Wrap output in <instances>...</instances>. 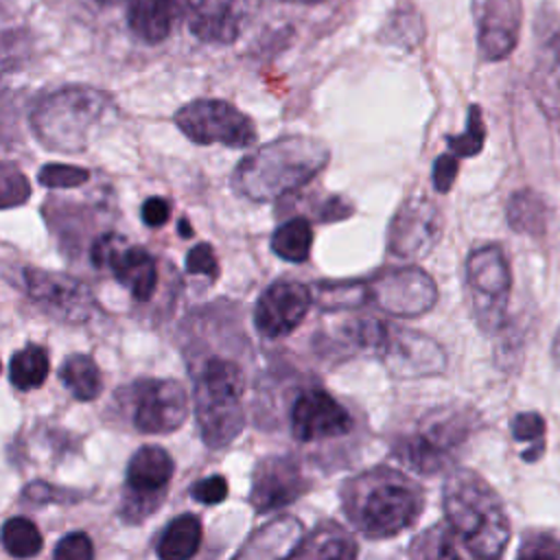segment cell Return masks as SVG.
<instances>
[{
  "label": "cell",
  "mask_w": 560,
  "mask_h": 560,
  "mask_svg": "<svg viewBox=\"0 0 560 560\" xmlns=\"http://www.w3.org/2000/svg\"><path fill=\"white\" fill-rule=\"evenodd\" d=\"M444 514L451 529L477 560H499L510 542V521L494 488L468 468L444 481Z\"/></svg>",
  "instance_id": "3"
},
{
  "label": "cell",
  "mask_w": 560,
  "mask_h": 560,
  "mask_svg": "<svg viewBox=\"0 0 560 560\" xmlns=\"http://www.w3.org/2000/svg\"><path fill=\"white\" fill-rule=\"evenodd\" d=\"M289 560H357V542L337 523H324L300 540Z\"/></svg>",
  "instance_id": "24"
},
{
  "label": "cell",
  "mask_w": 560,
  "mask_h": 560,
  "mask_svg": "<svg viewBox=\"0 0 560 560\" xmlns=\"http://www.w3.org/2000/svg\"><path fill=\"white\" fill-rule=\"evenodd\" d=\"M442 234L440 210L424 197L400 203L389 221L387 249L400 258L427 256Z\"/></svg>",
  "instance_id": "13"
},
{
  "label": "cell",
  "mask_w": 560,
  "mask_h": 560,
  "mask_svg": "<svg viewBox=\"0 0 560 560\" xmlns=\"http://www.w3.org/2000/svg\"><path fill=\"white\" fill-rule=\"evenodd\" d=\"M512 435L516 442H527L529 448L523 451V457L527 462H534L540 457L545 448V420L536 411H523L516 413L512 420Z\"/></svg>",
  "instance_id": "33"
},
{
  "label": "cell",
  "mask_w": 560,
  "mask_h": 560,
  "mask_svg": "<svg viewBox=\"0 0 560 560\" xmlns=\"http://www.w3.org/2000/svg\"><path fill=\"white\" fill-rule=\"evenodd\" d=\"M313 295L298 280L271 282L256 300L254 326L262 337L278 339L293 332L306 317Z\"/></svg>",
  "instance_id": "14"
},
{
  "label": "cell",
  "mask_w": 560,
  "mask_h": 560,
  "mask_svg": "<svg viewBox=\"0 0 560 560\" xmlns=\"http://www.w3.org/2000/svg\"><path fill=\"white\" fill-rule=\"evenodd\" d=\"M411 560H459L451 534L435 525L413 538L409 549Z\"/></svg>",
  "instance_id": "31"
},
{
  "label": "cell",
  "mask_w": 560,
  "mask_h": 560,
  "mask_svg": "<svg viewBox=\"0 0 560 560\" xmlns=\"http://www.w3.org/2000/svg\"><path fill=\"white\" fill-rule=\"evenodd\" d=\"M532 92L536 105L549 118H560V26H538V48L534 55Z\"/></svg>",
  "instance_id": "20"
},
{
  "label": "cell",
  "mask_w": 560,
  "mask_h": 560,
  "mask_svg": "<svg viewBox=\"0 0 560 560\" xmlns=\"http://www.w3.org/2000/svg\"><path fill=\"white\" fill-rule=\"evenodd\" d=\"M179 232L184 234V238H188V236H192V230H190V225L186 223V221H179Z\"/></svg>",
  "instance_id": "43"
},
{
  "label": "cell",
  "mask_w": 560,
  "mask_h": 560,
  "mask_svg": "<svg viewBox=\"0 0 560 560\" xmlns=\"http://www.w3.org/2000/svg\"><path fill=\"white\" fill-rule=\"evenodd\" d=\"M114 118L116 103L107 92L92 85H66L37 101L31 129L48 151L81 153Z\"/></svg>",
  "instance_id": "2"
},
{
  "label": "cell",
  "mask_w": 560,
  "mask_h": 560,
  "mask_svg": "<svg viewBox=\"0 0 560 560\" xmlns=\"http://www.w3.org/2000/svg\"><path fill=\"white\" fill-rule=\"evenodd\" d=\"M271 252L287 262H304L313 247V228L304 217H293L271 234Z\"/></svg>",
  "instance_id": "27"
},
{
  "label": "cell",
  "mask_w": 560,
  "mask_h": 560,
  "mask_svg": "<svg viewBox=\"0 0 560 560\" xmlns=\"http://www.w3.org/2000/svg\"><path fill=\"white\" fill-rule=\"evenodd\" d=\"M300 464L287 455H273L254 468L249 501L258 514L284 508L306 490Z\"/></svg>",
  "instance_id": "16"
},
{
  "label": "cell",
  "mask_w": 560,
  "mask_h": 560,
  "mask_svg": "<svg viewBox=\"0 0 560 560\" xmlns=\"http://www.w3.org/2000/svg\"><path fill=\"white\" fill-rule=\"evenodd\" d=\"M457 158L453 153H444L440 155L435 162H433V173H431V179H433V186L438 192H448L455 177H457Z\"/></svg>",
  "instance_id": "39"
},
{
  "label": "cell",
  "mask_w": 560,
  "mask_h": 560,
  "mask_svg": "<svg viewBox=\"0 0 560 560\" xmlns=\"http://www.w3.org/2000/svg\"><path fill=\"white\" fill-rule=\"evenodd\" d=\"M52 560H94V547L90 536L83 532L66 534L57 542Z\"/></svg>",
  "instance_id": "36"
},
{
  "label": "cell",
  "mask_w": 560,
  "mask_h": 560,
  "mask_svg": "<svg viewBox=\"0 0 560 560\" xmlns=\"http://www.w3.org/2000/svg\"><path fill=\"white\" fill-rule=\"evenodd\" d=\"M92 262L109 267L112 276L140 302L151 300L158 287V262L138 245H127L118 234H103L92 245Z\"/></svg>",
  "instance_id": "12"
},
{
  "label": "cell",
  "mask_w": 560,
  "mask_h": 560,
  "mask_svg": "<svg viewBox=\"0 0 560 560\" xmlns=\"http://www.w3.org/2000/svg\"><path fill=\"white\" fill-rule=\"evenodd\" d=\"M516 560H560L549 540H527Z\"/></svg>",
  "instance_id": "41"
},
{
  "label": "cell",
  "mask_w": 560,
  "mask_h": 560,
  "mask_svg": "<svg viewBox=\"0 0 560 560\" xmlns=\"http://www.w3.org/2000/svg\"><path fill=\"white\" fill-rule=\"evenodd\" d=\"M328 147L313 136H280L245 155L234 173V190L258 203L280 199L306 186L328 162Z\"/></svg>",
  "instance_id": "1"
},
{
  "label": "cell",
  "mask_w": 560,
  "mask_h": 560,
  "mask_svg": "<svg viewBox=\"0 0 560 560\" xmlns=\"http://www.w3.org/2000/svg\"><path fill=\"white\" fill-rule=\"evenodd\" d=\"M90 179V171L72 164H44L37 182L46 188H77Z\"/></svg>",
  "instance_id": "34"
},
{
  "label": "cell",
  "mask_w": 560,
  "mask_h": 560,
  "mask_svg": "<svg viewBox=\"0 0 560 560\" xmlns=\"http://www.w3.org/2000/svg\"><path fill=\"white\" fill-rule=\"evenodd\" d=\"M177 0H129L127 26L144 44H160L171 35Z\"/></svg>",
  "instance_id": "23"
},
{
  "label": "cell",
  "mask_w": 560,
  "mask_h": 560,
  "mask_svg": "<svg viewBox=\"0 0 560 560\" xmlns=\"http://www.w3.org/2000/svg\"><path fill=\"white\" fill-rule=\"evenodd\" d=\"M48 370H50V361H48L46 348L37 343H28L22 350L13 352L9 361V381L15 389L28 392L39 387L46 381Z\"/></svg>",
  "instance_id": "28"
},
{
  "label": "cell",
  "mask_w": 560,
  "mask_h": 560,
  "mask_svg": "<svg viewBox=\"0 0 560 560\" xmlns=\"http://www.w3.org/2000/svg\"><path fill=\"white\" fill-rule=\"evenodd\" d=\"M66 389L79 400H94L103 389L98 365L88 354H70L59 370Z\"/></svg>",
  "instance_id": "29"
},
{
  "label": "cell",
  "mask_w": 560,
  "mask_h": 560,
  "mask_svg": "<svg viewBox=\"0 0 560 560\" xmlns=\"http://www.w3.org/2000/svg\"><path fill=\"white\" fill-rule=\"evenodd\" d=\"M31 197V184L24 177L22 171H18L13 164H2L0 173V199L4 208L20 206Z\"/></svg>",
  "instance_id": "35"
},
{
  "label": "cell",
  "mask_w": 560,
  "mask_h": 560,
  "mask_svg": "<svg viewBox=\"0 0 560 560\" xmlns=\"http://www.w3.org/2000/svg\"><path fill=\"white\" fill-rule=\"evenodd\" d=\"M363 284L370 302L398 317H418L438 302L433 278L418 267L385 269Z\"/></svg>",
  "instance_id": "10"
},
{
  "label": "cell",
  "mask_w": 560,
  "mask_h": 560,
  "mask_svg": "<svg viewBox=\"0 0 560 560\" xmlns=\"http://www.w3.org/2000/svg\"><path fill=\"white\" fill-rule=\"evenodd\" d=\"M133 427L142 433H171L188 416V396L177 381L142 378L129 389Z\"/></svg>",
  "instance_id": "11"
},
{
  "label": "cell",
  "mask_w": 560,
  "mask_h": 560,
  "mask_svg": "<svg viewBox=\"0 0 560 560\" xmlns=\"http://www.w3.org/2000/svg\"><path fill=\"white\" fill-rule=\"evenodd\" d=\"M22 289L33 304L66 324H83L96 311V300L90 287L68 273L24 267Z\"/></svg>",
  "instance_id": "9"
},
{
  "label": "cell",
  "mask_w": 560,
  "mask_h": 560,
  "mask_svg": "<svg viewBox=\"0 0 560 560\" xmlns=\"http://www.w3.org/2000/svg\"><path fill=\"white\" fill-rule=\"evenodd\" d=\"M188 26L208 44H232L243 26L249 0H184Z\"/></svg>",
  "instance_id": "19"
},
{
  "label": "cell",
  "mask_w": 560,
  "mask_h": 560,
  "mask_svg": "<svg viewBox=\"0 0 560 560\" xmlns=\"http://www.w3.org/2000/svg\"><path fill=\"white\" fill-rule=\"evenodd\" d=\"M343 512L370 538L396 536L422 512V488L392 468H372L350 479L341 492Z\"/></svg>",
  "instance_id": "4"
},
{
  "label": "cell",
  "mask_w": 560,
  "mask_h": 560,
  "mask_svg": "<svg viewBox=\"0 0 560 560\" xmlns=\"http://www.w3.org/2000/svg\"><path fill=\"white\" fill-rule=\"evenodd\" d=\"M551 357H553L556 365L560 368V330H558V332H556V337H553V343H551Z\"/></svg>",
  "instance_id": "42"
},
{
  "label": "cell",
  "mask_w": 560,
  "mask_h": 560,
  "mask_svg": "<svg viewBox=\"0 0 560 560\" xmlns=\"http://www.w3.org/2000/svg\"><path fill=\"white\" fill-rule=\"evenodd\" d=\"M477 26V48L483 61L505 59L518 42L523 4L521 0H470Z\"/></svg>",
  "instance_id": "15"
},
{
  "label": "cell",
  "mask_w": 560,
  "mask_h": 560,
  "mask_svg": "<svg viewBox=\"0 0 560 560\" xmlns=\"http://www.w3.org/2000/svg\"><path fill=\"white\" fill-rule=\"evenodd\" d=\"M175 470L173 457L162 446L138 448L127 466V490L133 499L127 505H140L166 488ZM151 501V499H149ZM149 505V503H144Z\"/></svg>",
  "instance_id": "21"
},
{
  "label": "cell",
  "mask_w": 560,
  "mask_h": 560,
  "mask_svg": "<svg viewBox=\"0 0 560 560\" xmlns=\"http://www.w3.org/2000/svg\"><path fill=\"white\" fill-rule=\"evenodd\" d=\"M547 203L545 199L532 190V188H523L516 190L505 208V217H508V225L514 232L527 234V236H540L547 230Z\"/></svg>",
  "instance_id": "26"
},
{
  "label": "cell",
  "mask_w": 560,
  "mask_h": 560,
  "mask_svg": "<svg viewBox=\"0 0 560 560\" xmlns=\"http://www.w3.org/2000/svg\"><path fill=\"white\" fill-rule=\"evenodd\" d=\"M245 374L232 359L210 357L195 372V416L208 446L230 444L245 424Z\"/></svg>",
  "instance_id": "5"
},
{
  "label": "cell",
  "mask_w": 560,
  "mask_h": 560,
  "mask_svg": "<svg viewBox=\"0 0 560 560\" xmlns=\"http://www.w3.org/2000/svg\"><path fill=\"white\" fill-rule=\"evenodd\" d=\"M98 4H118V2H122V0H96Z\"/></svg>",
  "instance_id": "44"
},
{
  "label": "cell",
  "mask_w": 560,
  "mask_h": 560,
  "mask_svg": "<svg viewBox=\"0 0 560 560\" xmlns=\"http://www.w3.org/2000/svg\"><path fill=\"white\" fill-rule=\"evenodd\" d=\"M378 352L400 374H433L440 372L446 363L442 348L433 339L392 326H387Z\"/></svg>",
  "instance_id": "18"
},
{
  "label": "cell",
  "mask_w": 560,
  "mask_h": 560,
  "mask_svg": "<svg viewBox=\"0 0 560 560\" xmlns=\"http://www.w3.org/2000/svg\"><path fill=\"white\" fill-rule=\"evenodd\" d=\"M190 494H192L195 501L206 503V505L221 503V501L228 497V481H225L221 475L206 477V479L197 481V483L190 488Z\"/></svg>",
  "instance_id": "38"
},
{
  "label": "cell",
  "mask_w": 560,
  "mask_h": 560,
  "mask_svg": "<svg viewBox=\"0 0 560 560\" xmlns=\"http://www.w3.org/2000/svg\"><path fill=\"white\" fill-rule=\"evenodd\" d=\"M352 418L341 402L322 389H308L298 396L291 409V431L300 442L326 440L348 433Z\"/></svg>",
  "instance_id": "17"
},
{
  "label": "cell",
  "mask_w": 560,
  "mask_h": 560,
  "mask_svg": "<svg viewBox=\"0 0 560 560\" xmlns=\"http://www.w3.org/2000/svg\"><path fill=\"white\" fill-rule=\"evenodd\" d=\"M483 142H486V125H483L481 107L470 105L464 133L448 136L446 144L455 158H472L483 149Z\"/></svg>",
  "instance_id": "32"
},
{
  "label": "cell",
  "mask_w": 560,
  "mask_h": 560,
  "mask_svg": "<svg viewBox=\"0 0 560 560\" xmlns=\"http://www.w3.org/2000/svg\"><path fill=\"white\" fill-rule=\"evenodd\" d=\"M2 542L4 549L20 560L33 558L42 551V534L37 525L24 516H13L2 527Z\"/></svg>",
  "instance_id": "30"
},
{
  "label": "cell",
  "mask_w": 560,
  "mask_h": 560,
  "mask_svg": "<svg viewBox=\"0 0 560 560\" xmlns=\"http://www.w3.org/2000/svg\"><path fill=\"white\" fill-rule=\"evenodd\" d=\"M186 271L195 276H206L208 280H214L219 276V260L210 243H197L186 254Z\"/></svg>",
  "instance_id": "37"
},
{
  "label": "cell",
  "mask_w": 560,
  "mask_h": 560,
  "mask_svg": "<svg viewBox=\"0 0 560 560\" xmlns=\"http://www.w3.org/2000/svg\"><path fill=\"white\" fill-rule=\"evenodd\" d=\"M472 420L475 416L466 409H435L398 438L396 457L418 472L442 470L468 438Z\"/></svg>",
  "instance_id": "6"
},
{
  "label": "cell",
  "mask_w": 560,
  "mask_h": 560,
  "mask_svg": "<svg viewBox=\"0 0 560 560\" xmlns=\"http://www.w3.org/2000/svg\"><path fill=\"white\" fill-rule=\"evenodd\" d=\"M466 287L481 330L497 332L505 324L512 273L499 245H481L466 258Z\"/></svg>",
  "instance_id": "7"
},
{
  "label": "cell",
  "mask_w": 560,
  "mask_h": 560,
  "mask_svg": "<svg viewBox=\"0 0 560 560\" xmlns=\"http://www.w3.org/2000/svg\"><path fill=\"white\" fill-rule=\"evenodd\" d=\"M300 536L302 523L293 516H280L252 534L234 560H289L300 545Z\"/></svg>",
  "instance_id": "22"
},
{
  "label": "cell",
  "mask_w": 560,
  "mask_h": 560,
  "mask_svg": "<svg viewBox=\"0 0 560 560\" xmlns=\"http://www.w3.org/2000/svg\"><path fill=\"white\" fill-rule=\"evenodd\" d=\"M140 214H142V221L144 225L149 228H160L168 221L171 217V203L164 199V197H149L142 208H140Z\"/></svg>",
  "instance_id": "40"
},
{
  "label": "cell",
  "mask_w": 560,
  "mask_h": 560,
  "mask_svg": "<svg viewBox=\"0 0 560 560\" xmlns=\"http://www.w3.org/2000/svg\"><path fill=\"white\" fill-rule=\"evenodd\" d=\"M201 545V521L195 514H182L168 523L158 542L160 560H190Z\"/></svg>",
  "instance_id": "25"
},
{
  "label": "cell",
  "mask_w": 560,
  "mask_h": 560,
  "mask_svg": "<svg viewBox=\"0 0 560 560\" xmlns=\"http://www.w3.org/2000/svg\"><path fill=\"white\" fill-rule=\"evenodd\" d=\"M175 125L195 144L247 149L256 142L254 120L221 98H195L175 112Z\"/></svg>",
  "instance_id": "8"
}]
</instances>
